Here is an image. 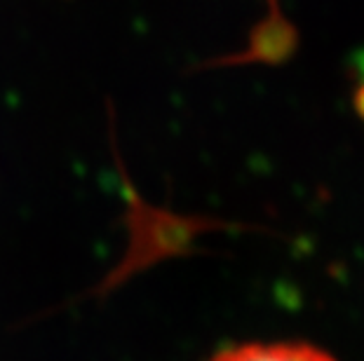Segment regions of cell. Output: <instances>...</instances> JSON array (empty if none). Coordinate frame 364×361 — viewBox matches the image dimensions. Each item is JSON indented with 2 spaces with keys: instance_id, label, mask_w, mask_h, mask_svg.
Instances as JSON below:
<instances>
[{
  "instance_id": "6da1fadb",
  "label": "cell",
  "mask_w": 364,
  "mask_h": 361,
  "mask_svg": "<svg viewBox=\"0 0 364 361\" xmlns=\"http://www.w3.org/2000/svg\"><path fill=\"white\" fill-rule=\"evenodd\" d=\"M209 361H336L306 343H245L219 350Z\"/></svg>"
},
{
  "instance_id": "7a4b0ae2",
  "label": "cell",
  "mask_w": 364,
  "mask_h": 361,
  "mask_svg": "<svg viewBox=\"0 0 364 361\" xmlns=\"http://www.w3.org/2000/svg\"><path fill=\"white\" fill-rule=\"evenodd\" d=\"M294 28L287 24L280 14H273L266 21H261L259 28L250 38V48L242 52V57L235 61H282L294 50Z\"/></svg>"
},
{
  "instance_id": "3957f363",
  "label": "cell",
  "mask_w": 364,
  "mask_h": 361,
  "mask_svg": "<svg viewBox=\"0 0 364 361\" xmlns=\"http://www.w3.org/2000/svg\"><path fill=\"white\" fill-rule=\"evenodd\" d=\"M358 109H360V113L364 115V89L358 94Z\"/></svg>"
}]
</instances>
